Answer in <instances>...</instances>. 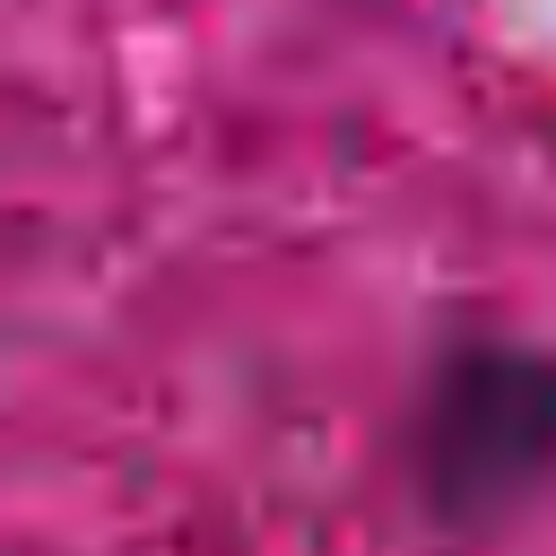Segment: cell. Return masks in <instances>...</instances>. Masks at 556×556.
Instances as JSON below:
<instances>
[{"instance_id": "1", "label": "cell", "mask_w": 556, "mask_h": 556, "mask_svg": "<svg viewBox=\"0 0 556 556\" xmlns=\"http://www.w3.org/2000/svg\"><path fill=\"white\" fill-rule=\"evenodd\" d=\"M556 452V365L521 348H469L434 374V486H504Z\"/></svg>"}]
</instances>
